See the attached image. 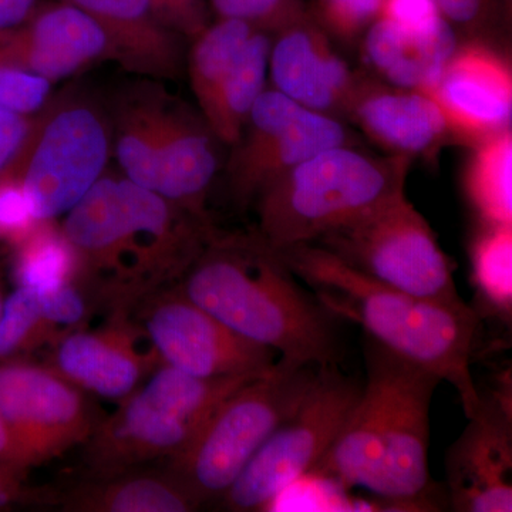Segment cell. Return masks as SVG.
<instances>
[{
  "instance_id": "6da1fadb",
  "label": "cell",
  "mask_w": 512,
  "mask_h": 512,
  "mask_svg": "<svg viewBox=\"0 0 512 512\" xmlns=\"http://www.w3.org/2000/svg\"><path fill=\"white\" fill-rule=\"evenodd\" d=\"M79 275L130 309L165 282L181 279L217 232L211 222L109 171L64 215Z\"/></svg>"
},
{
  "instance_id": "7a4b0ae2",
  "label": "cell",
  "mask_w": 512,
  "mask_h": 512,
  "mask_svg": "<svg viewBox=\"0 0 512 512\" xmlns=\"http://www.w3.org/2000/svg\"><path fill=\"white\" fill-rule=\"evenodd\" d=\"M276 252L336 319L357 323L377 345L450 383L467 417L477 412L481 394L471 366L481 316L471 306L397 291L316 244Z\"/></svg>"
},
{
  "instance_id": "3957f363",
  "label": "cell",
  "mask_w": 512,
  "mask_h": 512,
  "mask_svg": "<svg viewBox=\"0 0 512 512\" xmlns=\"http://www.w3.org/2000/svg\"><path fill=\"white\" fill-rule=\"evenodd\" d=\"M180 292L242 338L279 357L338 366L335 316L254 235H218L181 276Z\"/></svg>"
},
{
  "instance_id": "277c9868",
  "label": "cell",
  "mask_w": 512,
  "mask_h": 512,
  "mask_svg": "<svg viewBox=\"0 0 512 512\" xmlns=\"http://www.w3.org/2000/svg\"><path fill=\"white\" fill-rule=\"evenodd\" d=\"M366 383L335 443L308 477L430 505V406L441 380L367 338Z\"/></svg>"
},
{
  "instance_id": "5b68a950",
  "label": "cell",
  "mask_w": 512,
  "mask_h": 512,
  "mask_svg": "<svg viewBox=\"0 0 512 512\" xmlns=\"http://www.w3.org/2000/svg\"><path fill=\"white\" fill-rule=\"evenodd\" d=\"M163 83L140 77L107 104L111 153L128 180L211 222L207 200L225 146L198 107Z\"/></svg>"
},
{
  "instance_id": "8992f818",
  "label": "cell",
  "mask_w": 512,
  "mask_h": 512,
  "mask_svg": "<svg viewBox=\"0 0 512 512\" xmlns=\"http://www.w3.org/2000/svg\"><path fill=\"white\" fill-rule=\"evenodd\" d=\"M412 163L360 144L319 151L259 192L256 234L274 251L311 244L402 194Z\"/></svg>"
},
{
  "instance_id": "52a82bcc",
  "label": "cell",
  "mask_w": 512,
  "mask_h": 512,
  "mask_svg": "<svg viewBox=\"0 0 512 512\" xmlns=\"http://www.w3.org/2000/svg\"><path fill=\"white\" fill-rule=\"evenodd\" d=\"M109 109L93 94L66 89L33 116L22 150L6 171L19 178L39 222L72 210L107 171Z\"/></svg>"
},
{
  "instance_id": "ba28073f",
  "label": "cell",
  "mask_w": 512,
  "mask_h": 512,
  "mask_svg": "<svg viewBox=\"0 0 512 512\" xmlns=\"http://www.w3.org/2000/svg\"><path fill=\"white\" fill-rule=\"evenodd\" d=\"M318 369L279 357L268 373L239 387L220 404L190 444L170 458L171 473L200 504L221 498L296 409Z\"/></svg>"
},
{
  "instance_id": "9c48e42d",
  "label": "cell",
  "mask_w": 512,
  "mask_h": 512,
  "mask_svg": "<svg viewBox=\"0 0 512 512\" xmlns=\"http://www.w3.org/2000/svg\"><path fill=\"white\" fill-rule=\"evenodd\" d=\"M311 244L328 249L350 268L397 291L453 305L464 303L454 282L453 262L406 192Z\"/></svg>"
},
{
  "instance_id": "30bf717a",
  "label": "cell",
  "mask_w": 512,
  "mask_h": 512,
  "mask_svg": "<svg viewBox=\"0 0 512 512\" xmlns=\"http://www.w3.org/2000/svg\"><path fill=\"white\" fill-rule=\"evenodd\" d=\"M362 387L338 366L319 367L296 409L249 460L222 495L229 511H261L312 473L335 443Z\"/></svg>"
},
{
  "instance_id": "8fae6325",
  "label": "cell",
  "mask_w": 512,
  "mask_h": 512,
  "mask_svg": "<svg viewBox=\"0 0 512 512\" xmlns=\"http://www.w3.org/2000/svg\"><path fill=\"white\" fill-rule=\"evenodd\" d=\"M340 144H359L346 121L316 113L266 87L227 161L229 191L241 207L306 158Z\"/></svg>"
},
{
  "instance_id": "7c38bea8",
  "label": "cell",
  "mask_w": 512,
  "mask_h": 512,
  "mask_svg": "<svg viewBox=\"0 0 512 512\" xmlns=\"http://www.w3.org/2000/svg\"><path fill=\"white\" fill-rule=\"evenodd\" d=\"M0 416L22 473L86 443L99 423L82 389L25 359L0 362Z\"/></svg>"
},
{
  "instance_id": "4fadbf2b",
  "label": "cell",
  "mask_w": 512,
  "mask_h": 512,
  "mask_svg": "<svg viewBox=\"0 0 512 512\" xmlns=\"http://www.w3.org/2000/svg\"><path fill=\"white\" fill-rule=\"evenodd\" d=\"M141 328L164 365L198 377L261 376L278 353L242 338L177 291L144 299Z\"/></svg>"
},
{
  "instance_id": "5bb4252c",
  "label": "cell",
  "mask_w": 512,
  "mask_h": 512,
  "mask_svg": "<svg viewBox=\"0 0 512 512\" xmlns=\"http://www.w3.org/2000/svg\"><path fill=\"white\" fill-rule=\"evenodd\" d=\"M481 394V393H480ZM448 500L457 512L512 511L511 390L483 396L446 457Z\"/></svg>"
},
{
  "instance_id": "9a60e30c",
  "label": "cell",
  "mask_w": 512,
  "mask_h": 512,
  "mask_svg": "<svg viewBox=\"0 0 512 512\" xmlns=\"http://www.w3.org/2000/svg\"><path fill=\"white\" fill-rule=\"evenodd\" d=\"M423 93L443 111L457 144L471 147L511 128V64L483 39L458 43Z\"/></svg>"
},
{
  "instance_id": "2e32d148",
  "label": "cell",
  "mask_w": 512,
  "mask_h": 512,
  "mask_svg": "<svg viewBox=\"0 0 512 512\" xmlns=\"http://www.w3.org/2000/svg\"><path fill=\"white\" fill-rule=\"evenodd\" d=\"M357 79L309 8L272 35L269 82L299 106L345 121Z\"/></svg>"
},
{
  "instance_id": "e0dca14e",
  "label": "cell",
  "mask_w": 512,
  "mask_h": 512,
  "mask_svg": "<svg viewBox=\"0 0 512 512\" xmlns=\"http://www.w3.org/2000/svg\"><path fill=\"white\" fill-rule=\"evenodd\" d=\"M146 332L128 318V309H114L100 329L67 332L53 343V369L83 392L123 400L141 380L161 365L153 346L144 348Z\"/></svg>"
},
{
  "instance_id": "ac0fdd59",
  "label": "cell",
  "mask_w": 512,
  "mask_h": 512,
  "mask_svg": "<svg viewBox=\"0 0 512 512\" xmlns=\"http://www.w3.org/2000/svg\"><path fill=\"white\" fill-rule=\"evenodd\" d=\"M345 121L384 154L412 161L457 144L443 111L430 96L382 82L372 74L359 73Z\"/></svg>"
},
{
  "instance_id": "d6986e66",
  "label": "cell",
  "mask_w": 512,
  "mask_h": 512,
  "mask_svg": "<svg viewBox=\"0 0 512 512\" xmlns=\"http://www.w3.org/2000/svg\"><path fill=\"white\" fill-rule=\"evenodd\" d=\"M0 49L10 66L52 83L97 60H107L103 30L86 12L67 2L36 6L22 25L5 33Z\"/></svg>"
},
{
  "instance_id": "ffe728a7",
  "label": "cell",
  "mask_w": 512,
  "mask_h": 512,
  "mask_svg": "<svg viewBox=\"0 0 512 512\" xmlns=\"http://www.w3.org/2000/svg\"><path fill=\"white\" fill-rule=\"evenodd\" d=\"M197 430L136 389L124 397L113 416L101 420L86 441L87 464L100 477L173 458L194 439Z\"/></svg>"
},
{
  "instance_id": "44dd1931",
  "label": "cell",
  "mask_w": 512,
  "mask_h": 512,
  "mask_svg": "<svg viewBox=\"0 0 512 512\" xmlns=\"http://www.w3.org/2000/svg\"><path fill=\"white\" fill-rule=\"evenodd\" d=\"M103 30L107 60L138 77L174 82L187 64V40L161 22L150 0H66Z\"/></svg>"
},
{
  "instance_id": "7402d4cb",
  "label": "cell",
  "mask_w": 512,
  "mask_h": 512,
  "mask_svg": "<svg viewBox=\"0 0 512 512\" xmlns=\"http://www.w3.org/2000/svg\"><path fill=\"white\" fill-rule=\"evenodd\" d=\"M458 45L447 22L429 32H412L377 18L362 36V55L372 76L404 89H429Z\"/></svg>"
},
{
  "instance_id": "603a6c76",
  "label": "cell",
  "mask_w": 512,
  "mask_h": 512,
  "mask_svg": "<svg viewBox=\"0 0 512 512\" xmlns=\"http://www.w3.org/2000/svg\"><path fill=\"white\" fill-rule=\"evenodd\" d=\"M200 501L173 473L110 474L66 495L64 510L79 512H188Z\"/></svg>"
},
{
  "instance_id": "cb8c5ba5",
  "label": "cell",
  "mask_w": 512,
  "mask_h": 512,
  "mask_svg": "<svg viewBox=\"0 0 512 512\" xmlns=\"http://www.w3.org/2000/svg\"><path fill=\"white\" fill-rule=\"evenodd\" d=\"M272 35L256 29L228 76L201 111L225 147L234 146L255 101L269 82Z\"/></svg>"
},
{
  "instance_id": "d4e9b609",
  "label": "cell",
  "mask_w": 512,
  "mask_h": 512,
  "mask_svg": "<svg viewBox=\"0 0 512 512\" xmlns=\"http://www.w3.org/2000/svg\"><path fill=\"white\" fill-rule=\"evenodd\" d=\"M464 191L481 225H512V131L471 146Z\"/></svg>"
},
{
  "instance_id": "484cf974",
  "label": "cell",
  "mask_w": 512,
  "mask_h": 512,
  "mask_svg": "<svg viewBox=\"0 0 512 512\" xmlns=\"http://www.w3.org/2000/svg\"><path fill=\"white\" fill-rule=\"evenodd\" d=\"M13 252L16 286L46 291L74 282L79 275L76 251L55 221L39 222Z\"/></svg>"
},
{
  "instance_id": "4316f807",
  "label": "cell",
  "mask_w": 512,
  "mask_h": 512,
  "mask_svg": "<svg viewBox=\"0 0 512 512\" xmlns=\"http://www.w3.org/2000/svg\"><path fill=\"white\" fill-rule=\"evenodd\" d=\"M471 279L480 305L510 323L512 312V225H480L470 247Z\"/></svg>"
},
{
  "instance_id": "83f0119b",
  "label": "cell",
  "mask_w": 512,
  "mask_h": 512,
  "mask_svg": "<svg viewBox=\"0 0 512 512\" xmlns=\"http://www.w3.org/2000/svg\"><path fill=\"white\" fill-rule=\"evenodd\" d=\"M60 338L40 309L37 292L16 286L3 301L0 316V362L23 359L45 343H55Z\"/></svg>"
},
{
  "instance_id": "f1b7e54d",
  "label": "cell",
  "mask_w": 512,
  "mask_h": 512,
  "mask_svg": "<svg viewBox=\"0 0 512 512\" xmlns=\"http://www.w3.org/2000/svg\"><path fill=\"white\" fill-rule=\"evenodd\" d=\"M308 8L330 39L353 43L379 18L382 0H312Z\"/></svg>"
},
{
  "instance_id": "f546056e",
  "label": "cell",
  "mask_w": 512,
  "mask_h": 512,
  "mask_svg": "<svg viewBox=\"0 0 512 512\" xmlns=\"http://www.w3.org/2000/svg\"><path fill=\"white\" fill-rule=\"evenodd\" d=\"M53 83L36 74L0 64V107L35 116L52 97Z\"/></svg>"
},
{
  "instance_id": "4dcf8cb0",
  "label": "cell",
  "mask_w": 512,
  "mask_h": 512,
  "mask_svg": "<svg viewBox=\"0 0 512 512\" xmlns=\"http://www.w3.org/2000/svg\"><path fill=\"white\" fill-rule=\"evenodd\" d=\"M37 224L19 178L10 171L0 174V242L15 248Z\"/></svg>"
},
{
  "instance_id": "1f68e13d",
  "label": "cell",
  "mask_w": 512,
  "mask_h": 512,
  "mask_svg": "<svg viewBox=\"0 0 512 512\" xmlns=\"http://www.w3.org/2000/svg\"><path fill=\"white\" fill-rule=\"evenodd\" d=\"M441 16L454 30L480 39L503 18H510L504 0H436Z\"/></svg>"
},
{
  "instance_id": "d6a6232c",
  "label": "cell",
  "mask_w": 512,
  "mask_h": 512,
  "mask_svg": "<svg viewBox=\"0 0 512 512\" xmlns=\"http://www.w3.org/2000/svg\"><path fill=\"white\" fill-rule=\"evenodd\" d=\"M36 292L43 316L60 336L76 328L86 318L87 302L76 281Z\"/></svg>"
},
{
  "instance_id": "836d02e7",
  "label": "cell",
  "mask_w": 512,
  "mask_h": 512,
  "mask_svg": "<svg viewBox=\"0 0 512 512\" xmlns=\"http://www.w3.org/2000/svg\"><path fill=\"white\" fill-rule=\"evenodd\" d=\"M154 12L168 29L187 42L195 39L212 22L208 0H150Z\"/></svg>"
},
{
  "instance_id": "e575fe53",
  "label": "cell",
  "mask_w": 512,
  "mask_h": 512,
  "mask_svg": "<svg viewBox=\"0 0 512 512\" xmlns=\"http://www.w3.org/2000/svg\"><path fill=\"white\" fill-rule=\"evenodd\" d=\"M379 18L412 32H429L446 22L436 0H382Z\"/></svg>"
},
{
  "instance_id": "d590c367",
  "label": "cell",
  "mask_w": 512,
  "mask_h": 512,
  "mask_svg": "<svg viewBox=\"0 0 512 512\" xmlns=\"http://www.w3.org/2000/svg\"><path fill=\"white\" fill-rule=\"evenodd\" d=\"M32 123L33 116H22L0 107V174L18 157Z\"/></svg>"
},
{
  "instance_id": "8d00e7d4",
  "label": "cell",
  "mask_w": 512,
  "mask_h": 512,
  "mask_svg": "<svg viewBox=\"0 0 512 512\" xmlns=\"http://www.w3.org/2000/svg\"><path fill=\"white\" fill-rule=\"evenodd\" d=\"M36 8V0H0V30L22 25Z\"/></svg>"
},
{
  "instance_id": "74e56055",
  "label": "cell",
  "mask_w": 512,
  "mask_h": 512,
  "mask_svg": "<svg viewBox=\"0 0 512 512\" xmlns=\"http://www.w3.org/2000/svg\"><path fill=\"white\" fill-rule=\"evenodd\" d=\"M0 466L10 467L22 473V471L16 467L12 437H10L8 427H6L5 420L2 419V416H0Z\"/></svg>"
},
{
  "instance_id": "f35d334b",
  "label": "cell",
  "mask_w": 512,
  "mask_h": 512,
  "mask_svg": "<svg viewBox=\"0 0 512 512\" xmlns=\"http://www.w3.org/2000/svg\"><path fill=\"white\" fill-rule=\"evenodd\" d=\"M3 301H5V299H3L2 286H0V316H2Z\"/></svg>"
},
{
  "instance_id": "ab89813d",
  "label": "cell",
  "mask_w": 512,
  "mask_h": 512,
  "mask_svg": "<svg viewBox=\"0 0 512 512\" xmlns=\"http://www.w3.org/2000/svg\"><path fill=\"white\" fill-rule=\"evenodd\" d=\"M511 3H512V0H504L505 8H507L508 13H510V15H511Z\"/></svg>"
}]
</instances>
